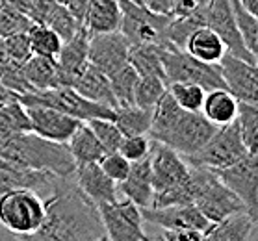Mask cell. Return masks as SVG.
Masks as SVG:
<instances>
[{
    "label": "cell",
    "instance_id": "cell-1",
    "mask_svg": "<svg viewBox=\"0 0 258 241\" xmlns=\"http://www.w3.org/2000/svg\"><path fill=\"white\" fill-rule=\"evenodd\" d=\"M26 239L48 241H104L108 239L99 208L73 175L58 177L52 191L45 197V217L41 226Z\"/></svg>",
    "mask_w": 258,
    "mask_h": 241
},
{
    "label": "cell",
    "instance_id": "cell-2",
    "mask_svg": "<svg viewBox=\"0 0 258 241\" xmlns=\"http://www.w3.org/2000/svg\"><path fill=\"white\" fill-rule=\"evenodd\" d=\"M0 158L30 169L48 171L56 177H69L77 167L65 143L45 139L32 130L0 137Z\"/></svg>",
    "mask_w": 258,
    "mask_h": 241
},
{
    "label": "cell",
    "instance_id": "cell-3",
    "mask_svg": "<svg viewBox=\"0 0 258 241\" xmlns=\"http://www.w3.org/2000/svg\"><path fill=\"white\" fill-rule=\"evenodd\" d=\"M189 175L195 188L194 204L210 223H217L232 213L245 210L243 202L219 180L216 171L189 165Z\"/></svg>",
    "mask_w": 258,
    "mask_h": 241
},
{
    "label": "cell",
    "instance_id": "cell-4",
    "mask_svg": "<svg viewBox=\"0 0 258 241\" xmlns=\"http://www.w3.org/2000/svg\"><path fill=\"white\" fill-rule=\"evenodd\" d=\"M45 199L34 189L15 188L0 195V223L10 232L28 237L41 226Z\"/></svg>",
    "mask_w": 258,
    "mask_h": 241
},
{
    "label": "cell",
    "instance_id": "cell-5",
    "mask_svg": "<svg viewBox=\"0 0 258 241\" xmlns=\"http://www.w3.org/2000/svg\"><path fill=\"white\" fill-rule=\"evenodd\" d=\"M19 100L24 106H50L54 110L67 113L71 117L78 119L82 123H88L91 119H112L113 121V108L102 106L97 102L84 99L75 88L71 86H58L52 89H41V91H30L26 95H21Z\"/></svg>",
    "mask_w": 258,
    "mask_h": 241
},
{
    "label": "cell",
    "instance_id": "cell-6",
    "mask_svg": "<svg viewBox=\"0 0 258 241\" xmlns=\"http://www.w3.org/2000/svg\"><path fill=\"white\" fill-rule=\"evenodd\" d=\"M247 154H249V150L241 141L238 126L232 121L229 124L217 126L210 139L197 152L189 154V156H182V158L186 164L194 165V167H208L212 171H217L240 162Z\"/></svg>",
    "mask_w": 258,
    "mask_h": 241
},
{
    "label": "cell",
    "instance_id": "cell-7",
    "mask_svg": "<svg viewBox=\"0 0 258 241\" xmlns=\"http://www.w3.org/2000/svg\"><path fill=\"white\" fill-rule=\"evenodd\" d=\"M121 6V26L119 32L126 37L130 45H167V23L169 15H156L149 12L143 4H134L130 0H117Z\"/></svg>",
    "mask_w": 258,
    "mask_h": 241
},
{
    "label": "cell",
    "instance_id": "cell-8",
    "mask_svg": "<svg viewBox=\"0 0 258 241\" xmlns=\"http://www.w3.org/2000/svg\"><path fill=\"white\" fill-rule=\"evenodd\" d=\"M164 72L165 84L173 82L197 84L205 91L225 88L219 63H206L194 58L184 48H165L164 52Z\"/></svg>",
    "mask_w": 258,
    "mask_h": 241
},
{
    "label": "cell",
    "instance_id": "cell-9",
    "mask_svg": "<svg viewBox=\"0 0 258 241\" xmlns=\"http://www.w3.org/2000/svg\"><path fill=\"white\" fill-rule=\"evenodd\" d=\"M104 226L106 237L112 241H145L149 235L143 230L141 208L132 200L119 197L112 202L97 204Z\"/></svg>",
    "mask_w": 258,
    "mask_h": 241
},
{
    "label": "cell",
    "instance_id": "cell-10",
    "mask_svg": "<svg viewBox=\"0 0 258 241\" xmlns=\"http://www.w3.org/2000/svg\"><path fill=\"white\" fill-rule=\"evenodd\" d=\"M216 128V124H212L201 112H184L175 124L154 141L164 143L180 156H189L210 139Z\"/></svg>",
    "mask_w": 258,
    "mask_h": 241
},
{
    "label": "cell",
    "instance_id": "cell-11",
    "mask_svg": "<svg viewBox=\"0 0 258 241\" xmlns=\"http://www.w3.org/2000/svg\"><path fill=\"white\" fill-rule=\"evenodd\" d=\"M219 180L243 202L247 213L258 221V159L256 154H247L240 162L217 169Z\"/></svg>",
    "mask_w": 258,
    "mask_h": 241
},
{
    "label": "cell",
    "instance_id": "cell-12",
    "mask_svg": "<svg viewBox=\"0 0 258 241\" xmlns=\"http://www.w3.org/2000/svg\"><path fill=\"white\" fill-rule=\"evenodd\" d=\"M203 15H205V26L212 28L221 37L227 52L245 59L249 63H256L258 58L249 52V48L243 45L240 32L236 28L230 0H206L203 4Z\"/></svg>",
    "mask_w": 258,
    "mask_h": 241
},
{
    "label": "cell",
    "instance_id": "cell-13",
    "mask_svg": "<svg viewBox=\"0 0 258 241\" xmlns=\"http://www.w3.org/2000/svg\"><path fill=\"white\" fill-rule=\"evenodd\" d=\"M143 223H151L158 228H188L197 230L205 235L210 230L212 223L201 213L194 202L189 204H169V206H149L141 208Z\"/></svg>",
    "mask_w": 258,
    "mask_h": 241
},
{
    "label": "cell",
    "instance_id": "cell-14",
    "mask_svg": "<svg viewBox=\"0 0 258 241\" xmlns=\"http://www.w3.org/2000/svg\"><path fill=\"white\" fill-rule=\"evenodd\" d=\"M128 48L130 43L119 30L104 34H89L88 63L110 76L124 63H128Z\"/></svg>",
    "mask_w": 258,
    "mask_h": 241
},
{
    "label": "cell",
    "instance_id": "cell-15",
    "mask_svg": "<svg viewBox=\"0 0 258 241\" xmlns=\"http://www.w3.org/2000/svg\"><path fill=\"white\" fill-rule=\"evenodd\" d=\"M151 173H153L154 193H162L182 184L189 175V165L180 154L160 141L151 139Z\"/></svg>",
    "mask_w": 258,
    "mask_h": 241
},
{
    "label": "cell",
    "instance_id": "cell-16",
    "mask_svg": "<svg viewBox=\"0 0 258 241\" xmlns=\"http://www.w3.org/2000/svg\"><path fill=\"white\" fill-rule=\"evenodd\" d=\"M219 69L223 76L225 89L232 93L240 102L258 104V72L256 63L225 52L219 59Z\"/></svg>",
    "mask_w": 258,
    "mask_h": 241
},
{
    "label": "cell",
    "instance_id": "cell-17",
    "mask_svg": "<svg viewBox=\"0 0 258 241\" xmlns=\"http://www.w3.org/2000/svg\"><path fill=\"white\" fill-rule=\"evenodd\" d=\"M56 178L58 177L48 171L30 169L15 162L0 158V195L15 188H26L34 189L35 193H39L45 199L52 191Z\"/></svg>",
    "mask_w": 258,
    "mask_h": 241
},
{
    "label": "cell",
    "instance_id": "cell-18",
    "mask_svg": "<svg viewBox=\"0 0 258 241\" xmlns=\"http://www.w3.org/2000/svg\"><path fill=\"white\" fill-rule=\"evenodd\" d=\"M26 112H28L30 119V128L34 134L58 143H67L73 132L78 128V124L82 123L59 110L41 106V104L26 106Z\"/></svg>",
    "mask_w": 258,
    "mask_h": 241
},
{
    "label": "cell",
    "instance_id": "cell-19",
    "mask_svg": "<svg viewBox=\"0 0 258 241\" xmlns=\"http://www.w3.org/2000/svg\"><path fill=\"white\" fill-rule=\"evenodd\" d=\"M88 43L89 32L86 26H80L75 36L63 41L56 56L59 72V86H71L77 82V78L82 74V71L88 67Z\"/></svg>",
    "mask_w": 258,
    "mask_h": 241
},
{
    "label": "cell",
    "instance_id": "cell-20",
    "mask_svg": "<svg viewBox=\"0 0 258 241\" xmlns=\"http://www.w3.org/2000/svg\"><path fill=\"white\" fill-rule=\"evenodd\" d=\"M73 177L77 180L78 188L93 200L95 204L100 202H112L119 199L117 184L106 175L99 162H91V164H78L75 167Z\"/></svg>",
    "mask_w": 258,
    "mask_h": 241
},
{
    "label": "cell",
    "instance_id": "cell-21",
    "mask_svg": "<svg viewBox=\"0 0 258 241\" xmlns=\"http://www.w3.org/2000/svg\"><path fill=\"white\" fill-rule=\"evenodd\" d=\"M119 195L132 200L140 208H149L153 204V173H151V159L149 156L140 162H132L130 171L123 182L117 184Z\"/></svg>",
    "mask_w": 258,
    "mask_h": 241
},
{
    "label": "cell",
    "instance_id": "cell-22",
    "mask_svg": "<svg viewBox=\"0 0 258 241\" xmlns=\"http://www.w3.org/2000/svg\"><path fill=\"white\" fill-rule=\"evenodd\" d=\"M258 237V221L245 210L236 212L229 217L212 223L205 239L212 241H249Z\"/></svg>",
    "mask_w": 258,
    "mask_h": 241
},
{
    "label": "cell",
    "instance_id": "cell-23",
    "mask_svg": "<svg viewBox=\"0 0 258 241\" xmlns=\"http://www.w3.org/2000/svg\"><path fill=\"white\" fill-rule=\"evenodd\" d=\"M73 88L77 89L84 99L91 100V102L113 108V110L117 108L115 97H113L112 88H110V78H108V74L99 71L97 67H93V65L88 63V67L82 71V74L77 78V82L73 84Z\"/></svg>",
    "mask_w": 258,
    "mask_h": 241
},
{
    "label": "cell",
    "instance_id": "cell-24",
    "mask_svg": "<svg viewBox=\"0 0 258 241\" xmlns=\"http://www.w3.org/2000/svg\"><path fill=\"white\" fill-rule=\"evenodd\" d=\"M121 19L123 13L117 0H89L82 24L89 34H104L119 30Z\"/></svg>",
    "mask_w": 258,
    "mask_h": 241
},
{
    "label": "cell",
    "instance_id": "cell-25",
    "mask_svg": "<svg viewBox=\"0 0 258 241\" xmlns=\"http://www.w3.org/2000/svg\"><path fill=\"white\" fill-rule=\"evenodd\" d=\"M238 104H240V100L236 99L232 93H229L225 88L210 89V91H206V95H205L201 113H203L212 124L223 126V124L232 123L236 119Z\"/></svg>",
    "mask_w": 258,
    "mask_h": 241
},
{
    "label": "cell",
    "instance_id": "cell-26",
    "mask_svg": "<svg viewBox=\"0 0 258 241\" xmlns=\"http://www.w3.org/2000/svg\"><path fill=\"white\" fill-rule=\"evenodd\" d=\"M184 50L191 54L194 58L206 61V63H219V59L223 58V54L227 52L221 37L208 26L195 28L186 39Z\"/></svg>",
    "mask_w": 258,
    "mask_h": 241
},
{
    "label": "cell",
    "instance_id": "cell-27",
    "mask_svg": "<svg viewBox=\"0 0 258 241\" xmlns=\"http://www.w3.org/2000/svg\"><path fill=\"white\" fill-rule=\"evenodd\" d=\"M167 45H130L128 61L140 76H158L165 80L164 72V52Z\"/></svg>",
    "mask_w": 258,
    "mask_h": 241
},
{
    "label": "cell",
    "instance_id": "cell-28",
    "mask_svg": "<svg viewBox=\"0 0 258 241\" xmlns=\"http://www.w3.org/2000/svg\"><path fill=\"white\" fill-rule=\"evenodd\" d=\"M67 148H69L71 156L75 159V164H91V162H99L106 154L104 147L100 145L97 135L88 123H80L78 128L73 132L69 139H67Z\"/></svg>",
    "mask_w": 258,
    "mask_h": 241
},
{
    "label": "cell",
    "instance_id": "cell-29",
    "mask_svg": "<svg viewBox=\"0 0 258 241\" xmlns=\"http://www.w3.org/2000/svg\"><path fill=\"white\" fill-rule=\"evenodd\" d=\"M24 76L34 91L52 89L59 86V72L56 58H47L39 54H32L23 63Z\"/></svg>",
    "mask_w": 258,
    "mask_h": 241
},
{
    "label": "cell",
    "instance_id": "cell-30",
    "mask_svg": "<svg viewBox=\"0 0 258 241\" xmlns=\"http://www.w3.org/2000/svg\"><path fill=\"white\" fill-rule=\"evenodd\" d=\"M153 121V108H141L136 104L117 106L113 110V123L117 124L123 135H141L149 134Z\"/></svg>",
    "mask_w": 258,
    "mask_h": 241
},
{
    "label": "cell",
    "instance_id": "cell-31",
    "mask_svg": "<svg viewBox=\"0 0 258 241\" xmlns=\"http://www.w3.org/2000/svg\"><path fill=\"white\" fill-rule=\"evenodd\" d=\"M238 132L247 150L252 154L258 152V104L252 102H240L238 113L234 119Z\"/></svg>",
    "mask_w": 258,
    "mask_h": 241
},
{
    "label": "cell",
    "instance_id": "cell-32",
    "mask_svg": "<svg viewBox=\"0 0 258 241\" xmlns=\"http://www.w3.org/2000/svg\"><path fill=\"white\" fill-rule=\"evenodd\" d=\"M30 45H32V52L39 54V56H47V58H56L63 41L54 32L50 26L43 23H34L28 28Z\"/></svg>",
    "mask_w": 258,
    "mask_h": 241
},
{
    "label": "cell",
    "instance_id": "cell-33",
    "mask_svg": "<svg viewBox=\"0 0 258 241\" xmlns=\"http://www.w3.org/2000/svg\"><path fill=\"white\" fill-rule=\"evenodd\" d=\"M138 72L134 71V67L130 63H124L121 69L110 74V88L115 97L117 106H128L134 104V89L136 82H138Z\"/></svg>",
    "mask_w": 258,
    "mask_h": 241
},
{
    "label": "cell",
    "instance_id": "cell-34",
    "mask_svg": "<svg viewBox=\"0 0 258 241\" xmlns=\"http://www.w3.org/2000/svg\"><path fill=\"white\" fill-rule=\"evenodd\" d=\"M230 6H232L236 28H238V32H240L241 41H243V45L249 48V52L256 56V52H258V17L247 12L238 0H230Z\"/></svg>",
    "mask_w": 258,
    "mask_h": 241
},
{
    "label": "cell",
    "instance_id": "cell-35",
    "mask_svg": "<svg viewBox=\"0 0 258 241\" xmlns=\"http://www.w3.org/2000/svg\"><path fill=\"white\" fill-rule=\"evenodd\" d=\"M167 91L165 80L158 76H138L134 89V104L141 108H154L160 97Z\"/></svg>",
    "mask_w": 258,
    "mask_h": 241
},
{
    "label": "cell",
    "instance_id": "cell-36",
    "mask_svg": "<svg viewBox=\"0 0 258 241\" xmlns=\"http://www.w3.org/2000/svg\"><path fill=\"white\" fill-rule=\"evenodd\" d=\"M167 91L173 95L176 104L186 110V112H201L203 100H205L206 91L197 84H184V82H173L167 86Z\"/></svg>",
    "mask_w": 258,
    "mask_h": 241
},
{
    "label": "cell",
    "instance_id": "cell-37",
    "mask_svg": "<svg viewBox=\"0 0 258 241\" xmlns=\"http://www.w3.org/2000/svg\"><path fill=\"white\" fill-rule=\"evenodd\" d=\"M45 24L50 26L58 34L61 41L71 39L78 32V28L82 26V24L78 23V19L69 12V8L63 6V4H56L50 10V13L45 19Z\"/></svg>",
    "mask_w": 258,
    "mask_h": 241
},
{
    "label": "cell",
    "instance_id": "cell-38",
    "mask_svg": "<svg viewBox=\"0 0 258 241\" xmlns=\"http://www.w3.org/2000/svg\"><path fill=\"white\" fill-rule=\"evenodd\" d=\"M0 82L4 84L8 89H12L13 93H17L19 97L34 91L32 86L28 84V80H26V76H24L23 63L13 61L10 58H6L0 65Z\"/></svg>",
    "mask_w": 258,
    "mask_h": 241
},
{
    "label": "cell",
    "instance_id": "cell-39",
    "mask_svg": "<svg viewBox=\"0 0 258 241\" xmlns=\"http://www.w3.org/2000/svg\"><path fill=\"white\" fill-rule=\"evenodd\" d=\"M34 21L24 13L17 12L8 2L0 0V37L12 36L15 32H26Z\"/></svg>",
    "mask_w": 258,
    "mask_h": 241
},
{
    "label": "cell",
    "instance_id": "cell-40",
    "mask_svg": "<svg viewBox=\"0 0 258 241\" xmlns=\"http://www.w3.org/2000/svg\"><path fill=\"white\" fill-rule=\"evenodd\" d=\"M88 124L91 126L93 134L97 135V139L104 147L106 152H117L123 134L119 132L117 124L113 123L112 119H91L88 121Z\"/></svg>",
    "mask_w": 258,
    "mask_h": 241
},
{
    "label": "cell",
    "instance_id": "cell-41",
    "mask_svg": "<svg viewBox=\"0 0 258 241\" xmlns=\"http://www.w3.org/2000/svg\"><path fill=\"white\" fill-rule=\"evenodd\" d=\"M151 137L149 134L141 135H123V139L119 143L117 152L123 154L128 162H140L151 154Z\"/></svg>",
    "mask_w": 258,
    "mask_h": 241
},
{
    "label": "cell",
    "instance_id": "cell-42",
    "mask_svg": "<svg viewBox=\"0 0 258 241\" xmlns=\"http://www.w3.org/2000/svg\"><path fill=\"white\" fill-rule=\"evenodd\" d=\"M2 43H4L6 58L19 61V63H24L34 54L32 52V45H30L28 30L26 32H15L12 36L2 37Z\"/></svg>",
    "mask_w": 258,
    "mask_h": 241
},
{
    "label": "cell",
    "instance_id": "cell-43",
    "mask_svg": "<svg viewBox=\"0 0 258 241\" xmlns=\"http://www.w3.org/2000/svg\"><path fill=\"white\" fill-rule=\"evenodd\" d=\"M130 164H132V162H128L123 154H119V152H106L104 156L99 159V165L102 167V171H104L106 175L112 178L115 184H121L124 178H126V175H128V171H130Z\"/></svg>",
    "mask_w": 258,
    "mask_h": 241
},
{
    "label": "cell",
    "instance_id": "cell-44",
    "mask_svg": "<svg viewBox=\"0 0 258 241\" xmlns=\"http://www.w3.org/2000/svg\"><path fill=\"white\" fill-rule=\"evenodd\" d=\"M160 239L164 241H199L205 239V235L197 232V230H188V228H173V230H164L160 234Z\"/></svg>",
    "mask_w": 258,
    "mask_h": 241
},
{
    "label": "cell",
    "instance_id": "cell-45",
    "mask_svg": "<svg viewBox=\"0 0 258 241\" xmlns=\"http://www.w3.org/2000/svg\"><path fill=\"white\" fill-rule=\"evenodd\" d=\"M56 4H58L56 0H32L30 10H28V17L32 19L34 23L45 24V19H47V15L50 13V10H52Z\"/></svg>",
    "mask_w": 258,
    "mask_h": 241
},
{
    "label": "cell",
    "instance_id": "cell-46",
    "mask_svg": "<svg viewBox=\"0 0 258 241\" xmlns=\"http://www.w3.org/2000/svg\"><path fill=\"white\" fill-rule=\"evenodd\" d=\"M197 6H199L197 0H171V17L189 15Z\"/></svg>",
    "mask_w": 258,
    "mask_h": 241
},
{
    "label": "cell",
    "instance_id": "cell-47",
    "mask_svg": "<svg viewBox=\"0 0 258 241\" xmlns=\"http://www.w3.org/2000/svg\"><path fill=\"white\" fill-rule=\"evenodd\" d=\"M143 6L156 15H169L171 17V0H143Z\"/></svg>",
    "mask_w": 258,
    "mask_h": 241
},
{
    "label": "cell",
    "instance_id": "cell-48",
    "mask_svg": "<svg viewBox=\"0 0 258 241\" xmlns=\"http://www.w3.org/2000/svg\"><path fill=\"white\" fill-rule=\"evenodd\" d=\"M89 0H69L65 6L69 8V12L78 19V23H84V17H86V10H88Z\"/></svg>",
    "mask_w": 258,
    "mask_h": 241
},
{
    "label": "cell",
    "instance_id": "cell-49",
    "mask_svg": "<svg viewBox=\"0 0 258 241\" xmlns=\"http://www.w3.org/2000/svg\"><path fill=\"white\" fill-rule=\"evenodd\" d=\"M12 100H19V95L13 93L12 89H8L4 84L0 82V106L6 104V102H12Z\"/></svg>",
    "mask_w": 258,
    "mask_h": 241
},
{
    "label": "cell",
    "instance_id": "cell-50",
    "mask_svg": "<svg viewBox=\"0 0 258 241\" xmlns=\"http://www.w3.org/2000/svg\"><path fill=\"white\" fill-rule=\"evenodd\" d=\"M4 2H8L12 8H15L17 12L24 13L26 17H28V10H30V4H32V0H4Z\"/></svg>",
    "mask_w": 258,
    "mask_h": 241
},
{
    "label": "cell",
    "instance_id": "cell-51",
    "mask_svg": "<svg viewBox=\"0 0 258 241\" xmlns=\"http://www.w3.org/2000/svg\"><path fill=\"white\" fill-rule=\"evenodd\" d=\"M238 2H240L243 8H245L247 12L258 17V0H238Z\"/></svg>",
    "mask_w": 258,
    "mask_h": 241
},
{
    "label": "cell",
    "instance_id": "cell-52",
    "mask_svg": "<svg viewBox=\"0 0 258 241\" xmlns=\"http://www.w3.org/2000/svg\"><path fill=\"white\" fill-rule=\"evenodd\" d=\"M6 135H12L10 128H8V123H6V115H4V110L0 106V137H6Z\"/></svg>",
    "mask_w": 258,
    "mask_h": 241
},
{
    "label": "cell",
    "instance_id": "cell-53",
    "mask_svg": "<svg viewBox=\"0 0 258 241\" xmlns=\"http://www.w3.org/2000/svg\"><path fill=\"white\" fill-rule=\"evenodd\" d=\"M6 59V52H4V43H2V37H0V65Z\"/></svg>",
    "mask_w": 258,
    "mask_h": 241
},
{
    "label": "cell",
    "instance_id": "cell-54",
    "mask_svg": "<svg viewBox=\"0 0 258 241\" xmlns=\"http://www.w3.org/2000/svg\"><path fill=\"white\" fill-rule=\"evenodd\" d=\"M56 2H58V4H63V6H65V4L69 2V0H56Z\"/></svg>",
    "mask_w": 258,
    "mask_h": 241
},
{
    "label": "cell",
    "instance_id": "cell-55",
    "mask_svg": "<svg viewBox=\"0 0 258 241\" xmlns=\"http://www.w3.org/2000/svg\"><path fill=\"white\" fill-rule=\"evenodd\" d=\"M130 2H134V4H143V0H130Z\"/></svg>",
    "mask_w": 258,
    "mask_h": 241
}]
</instances>
